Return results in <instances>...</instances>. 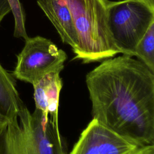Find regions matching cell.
Masks as SVG:
<instances>
[{
    "mask_svg": "<svg viewBox=\"0 0 154 154\" xmlns=\"http://www.w3.org/2000/svg\"><path fill=\"white\" fill-rule=\"evenodd\" d=\"M67 57L66 52L49 39L40 35L28 37L17 55L13 75L32 84L51 72H61Z\"/></svg>",
    "mask_w": 154,
    "mask_h": 154,
    "instance_id": "obj_5",
    "label": "cell"
},
{
    "mask_svg": "<svg viewBox=\"0 0 154 154\" xmlns=\"http://www.w3.org/2000/svg\"><path fill=\"white\" fill-rule=\"evenodd\" d=\"M138 146L93 118L70 154H126Z\"/></svg>",
    "mask_w": 154,
    "mask_h": 154,
    "instance_id": "obj_6",
    "label": "cell"
},
{
    "mask_svg": "<svg viewBox=\"0 0 154 154\" xmlns=\"http://www.w3.org/2000/svg\"><path fill=\"white\" fill-rule=\"evenodd\" d=\"M72 14L77 34L74 59L84 63L112 58L115 46L107 24L108 0H63Z\"/></svg>",
    "mask_w": 154,
    "mask_h": 154,
    "instance_id": "obj_3",
    "label": "cell"
},
{
    "mask_svg": "<svg viewBox=\"0 0 154 154\" xmlns=\"http://www.w3.org/2000/svg\"><path fill=\"white\" fill-rule=\"evenodd\" d=\"M10 11V8L7 0H0V23Z\"/></svg>",
    "mask_w": 154,
    "mask_h": 154,
    "instance_id": "obj_13",
    "label": "cell"
},
{
    "mask_svg": "<svg viewBox=\"0 0 154 154\" xmlns=\"http://www.w3.org/2000/svg\"><path fill=\"white\" fill-rule=\"evenodd\" d=\"M9 122L8 120L0 115V137Z\"/></svg>",
    "mask_w": 154,
    "mask_h": 154,
    "instance_id": "obj_14",
    "label": "cell"
},
{
    "mask_svg": "<svg viewBox=\"0 0 154 154\" xmlns=\"http://www.w3.org/2000/svg\"><path fill=\"white\" fill-rule=\"evenodd\" d=\"M14 19L13 35L16 38H23L26 40L29 37L25 28V14L22 4L19 0H7Z\"/></svg>",
    "mask_w": 154,
    "mask_h": 154,
    "instance_id": "obj_11",
    "label": "cell"
},
{
    "mask_svg": "<svg viewBox=\"0 0 154 154\" xmlns=\"http://www.w3.org/2000/svg\"><path fill=\"white\" fill-rule=\"evenodd\" d=\"M24 105L14 77L0 63V115L10 121L18 115Z\"/></svg>",
    "mask_w": 154,
    "mask_h": 154,
    "instance_id": "obj_9",
    "label": "cell"
},
{
    "mask_svg": "<svg viewBox=\"0 0 154 154\" xmlns=\"http://www.w3.org/2000/svg\"><path fill=\"white\" fill-rule=\"evenodd\" d=\"M126 154H154V144L138 146Z\"/></svg>",
    "mask_w": 154,
    "mask_h": 154,
    "instance_id": "obj_12",
    "label": "cell"
},
{
    "mask_svg": "<svg viewBox=\"0 0 154 154\" xmlns=\"http://www.w3.org/2000/svg\"><path fill=\"white\" fill-rule=\"evenodd\" d=\"M149 1H150L152 4L154 5V0H149Z\"/></svg>",
    "mask_w": 154,
    "mask_h": 154,
    "instance_id": "obj_15",
    "label": "cell"
},
{
    "mask_svg": "<svg viewBox=\"0 0 154 154\" xmlns=\"http://www.w3.org/2000/svg\"><path fill=\"white\" fill-rule=\"evenodd\" d=\"M38 7L56 29L62 42L75 51L78 37L70 11L63 0H37Z\"/></svg>",
    "mask_w": 154,
    "mask_h": 154,
    "instance_id": "obj_8",
    "label": "cell"
},
{
    "mask_svg": "<svg viewBox=\"0 0 154 154\" xmlns=\"http://www.w3.org/2000/svg\"><path fill=\"white\" fill-rule=\"evenodd\" d=\"M60 72H51L32 84L35 108L46 118L50 117L57 128L60 93L63 87Z\"/></svg>",
    "mask_w": 154,
    "mask_h": 154,
    "instance_id": "obj_7",
    "label": "cell"
},
{
    "mask_svg": "<svg viewBox=\"0 0 154 154\" xmlns=\"http://www.w3.org/2000/svg\"><path fill=\"white\" fill-rule=\"evenodd\" d=\"M85 82L93 118L139 146L154 144V73L127 55L103 60Z\"/></svg>",
    "mask_w": 154,
    "mask_h": 154,
    "instance_id": "obj_1",
    "label": "cell"
},
{
    "mask_svg": "<svg viewBox=\"0 0 154 154\" xmlns=\"http://www.w3.org/2000/svg\"><path fill=\"white\" fill-rule=\"evenodd\" d=\"M135 56L154 73V23L137 44Z\"/></svg>",
    "mask_w": 154,
    "mask_h": 154,
    "instance_id": "obj_10",
    "label": "cell"
},
{
    "mask_svg": "<svg viewBox=\"0 0 154 154\" xmlns=\"http://www.w3.org/2000/svg\"><path fill=\"white\" fill-rule=\"evenodd\" d=\"M107 24L119 52L135 56V49L154 23V5L149 0L108 1Z\"/></svg>",
    "mask_w": 154,
    "mask_h": 154,
    "instance_id": "obj_4",
    "label": "cell"
},
{
    "mask_svg": "<svg viewBox=\"0 0 154 154\" xmlns=\"http://www.w3.org/2000/svg\"><path fill=\"white\" fill-rule=\"evenodd\" d=\"M0 154H67L59 128L50 117L24 105L0 137Z\"/></svg>",
    "mask_w": 154,
    "mask_h": 154,
    "instance_id": "obj_2",
    "label": "cell"
}]
</instances>
